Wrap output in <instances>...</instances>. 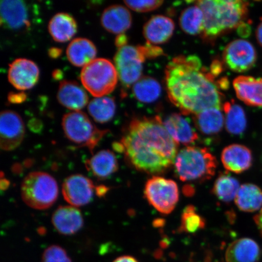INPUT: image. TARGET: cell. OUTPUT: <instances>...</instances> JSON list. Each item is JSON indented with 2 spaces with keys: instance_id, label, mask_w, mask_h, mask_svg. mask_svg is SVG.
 Wrapping results in <instances>:
<instances>
[{
  "instance_id": "1",
  "label": "cell",
  "mask_w": 262,
  "mask_h": 262,
  "mask_svg": "<svg viewBox=\"0 0 262 262\" xmlns=\"http://www.w3.org/2000/svg\"><path fill=\"white\" fill-rule=\"evenodd\" d=\"M167 93L183 115H196L209 108H221L223 95L214 76L202 67L196 55H180L166 66Z\"/></svg>"
},
{
  "instance_id": "2",
  "label": "cell",
  "mask_w": 262,
  "mask_h": 262,
  "mask_svg": "<svg viewBox=\"0 0 262 262\" xmlns=\"http://www.w3.org/2000/svg\"><path fill=\"white\" fill-rule=\"evenodd\" d=\"M120 142L127 162L138 171L150 174L165 172L174 163L178 153V144L159 116L131 120Z\"/></svg>"
},
{
  "instance_id": "3",
  "label": "cell",
  "mask_w": 262,
  "mask_h": 262,
  "mask_svg": "<svg viewBox=\"0 0 262 262\" xmlns=\"http://www.w3.org/2000/svg\"><path fill=\"white\" fill-rule=\"evenodd\" d=\"M204 15L203 37L211 40L237 29L247 18L249 3L241 0H204L195 2Z\"/></svg>"
},
{
  "instance_id": "4",
  "label": "cell",
  "mask_w": 262,
  "mask_h": 262,
  "mask_svg": "<svg viewBox=\"0 0 262 262\" xmlns=\"http://www.w3.org/2000/svg\"><path fill=\"white\" fill-rule=\"evenodd\" d=\"M173 164L183 182H205L214 176L217 166V159L207 148L189 146L180 150Z\"/></svg>"
},
{
  "instance_id": "5",
  "label": "cell",
  "mask_w": 262,
  "mask_h": 262,
  "mask_svg": "<svg viewBox=\"0 0 262 262\" xmlns=\"http://www.w3.org/2000/svg\"><path fill=\"white\" fill-rule=\"evenodd\" d=\"M59 189L56 180L49 173L35 171L28 173L23 180V201L31 208L44 210L56 202Z\"/></svg>"
},
{
  "instance_id": "6",
  "label": "cell",
  "mask_w": 262,
  "mask_h": 262,
  "mask_svg": "<svg viewBox=\"0 0 262 262\" xmlns=\"http://www.w3.org/2000/svg\"><path fill=\"white\" fill-rule=\"evenodd\" d=\"M115 65L106 58H96L81 71L82 84L95 97H105L115 90L117 84Z\"/></svg>"
},
{
  "instance_id": "7",
  "label": "cell",
  "mask_w": 262,
  "mask_h": 262,
  "mask_svg": "<svg viewBox=\"0 0 262 262\" xmlns=\"http://www.w3.org/2000/svg\"><path fill=\"white\" fill-rule=\"evenodd\" d=\"M61 125L69 140L78 146L87 147L92 154L109 131L97 128L87 115L81 111L66 114L62 119Z\"/></svg>"
},
{
  "instance_id": "8",
  "label": "cell",
  "mask_w": 262,
  "mask_h": 262,
  "mask_svg": "<svg viewBox=\"0 0 262 262\" xmlns=\"http://www.w3.org/2000/svg\"><path fill=\"white\" fill-rule=\"evenodd\" d=\"M143 46L126 45L118 49L114 58L118 76L124 88H129L142 78L146 60Z\"/></svg>"
},
{
  "instance_id": "9",
  "label": "cell",
  "mask_w": 262,
  "mask_h": 262,
  "mask_svg": "<svg viewBox=\"0 0 262 262\" xmlns=\"http://www.w3.org/2000/svg\"><path fill=\"white\" fill-rule=\"evenodd\" d=\"M145 198L150 205L161 214H171L179 200V190L176 182L162 177L154 176L146 183Z\"/></svg>"
},
{
  "instance_id": "10",
  "label": "cell",
  "mask_w": 262,
  "mask_h": 262,
  "mask_svg": "<svg viewBox=\"0 0 262 262\" xmlns=\"http://www.w3.org/2000/svg\"><path fill=\"white\" fill-rule=\"evenodd\" d=\"M224 63L235 73H245L253 68L257 60L254 46L244 39L229 42L223 54Z\"/></svg>"
},
{
  "instance_id": "11",
  "label": "cell",
  "mask_w": 262,
  "mask_h": 262,
  "mask_svg": "<svg viewBox=\"0 0 262 262\" xmlns=\"http://www.w3.org/2000/svg\"><path fill=\"white\" fill-rule=\"evenodd\" d=\"M25 127L20 116L10 110L0 115V146L3 150L11 151L21 145L24 139Z\"/></svg>"
},
{
  "instance_id": "12",
  "label": "cell",
  "mask_w": 262,
  "mask_h": 262,
  "mask_svg": "<svg viewBox=\"0 0 262 262\" xmlns=\"http://www.w3.org/2000/svg\"><path fill=\"white\" fill-rule=\"evenodd\" d=\"M96 188L91 179L83 175L74 174L64 180L62 193L65 201L77 208L89 204Z\"/></svg>"
},
{
  "instance_id": "13",
  "label": "cell",
  "mask_w": 262,
  "mask_h": 262,
  "mask_svg": "<svg viewBox=\"0 0 262 262\" xmlns=\"http://www.w3.org/2000/svg\"><path fill=\"white\" fill-rule=\"evenodd\" d=\"M40 71L34 61L18 58L9 64L8 80L18 90H30L37 84Z\"/></svg>"
},
{
  "instance_id": "14",
  "label": "cell",
  "mask_w": 262,
  "mask_h": 262,
  "mask_svg": "<svg viewBox=\"0 0 262 262\" xmlns=\"http://www.w3.org/2000/svg\"><path fill=\"white\" fill-rule=\"evenodd\" d=\"M1 25L12 31L26 29L31 26L29 6L20 0H5L1 2Z\"/></svg>"
},
{
  "instance_id": "15",
  "label": "cell",
  "mask_w": 262,
  "mask_h": 262,
  "mask_svg": "<svg viewBox=\"0 0 262 262\" xmlns=\"http://www.w3.org/2000/svg\"><path fill=\"white\" fill-rule=\"evenodd\" d=\"M52 223L59 233L65 235L77 233L84 224L80 211L73 206L58 207L52 215Z\"/></svg>"
},
{
  "instance_id": "16",
  "label": "cell",
  "mask_w": 262,
  "mask_h": 262,
  "mask_svg": "<svg viewBox=\"0 0 262 262\" xmlns=\"http://www.w3.org/2000/svg\"><path fill=\"white\" fill-rule=\"evenodd\" d=\"M221 160L227 171L241 173L251 168L253 164V155L251 150L247 146L232 144L223 150Z\"/></svg>"
},
{
  "instance_id": "17",
  "label": "cell",
  "mask_w": 262,
  "mask_h": 262,
  "mask_svg": "<svg viewBox=\"0 0 262 262\" xmlns=\"http://www.w3.org/2000/svg\"><path fill=\"white\" fill-rule=\"evenodd\" d=\"M174 29V22L171 18L161 15H156L144 26L143 35L147 43L162 45L171 38Z\"/></svg>"
},
{
  "instance_id": "18",
  "label": "cell",
  "mask_w": 262,
  "mask_h": 262,
  "mask_svg": "<svg viewBox=\"0 0 262 262\" xmlns=\"http://www.w3.org/2000/svg\"><path fill=\"white\" fill-rule=\"evenodd\" d=\"M238 99L248 106L262 107V78L241 75L233 81Z\"/></svg>"
},
{
  "instance_id": "19",
  "label": "cell",
  "mask_w": 262,
  "mask_h": 262,
  "mask_svg": "<svg viewBox=\"0 0 262 262\" xmlns=\"http://www.w3.org/2000/svg\"><path fill=\"white\" fill-rule=\"evenodd\" d=\"M163 123L169 135L178 145H191L199 139L194 127L181 114H171Z\"/></svg>"
},
{
  "instance_id": "20",
  "label": "cell",
  "mask_w": 262,
  "mask_h": 262,
  "mask_svg": "<svg viewBox=\"0 0 262 262\" xmlns=\"http://www.w3.org/2000/svg\"><path fill=\"white\" fill-rule=\"evenodd\" d=\"M132 15L129 10L122 5L107 7L101 16V24L106 30L114 34H122L132 25Z\"/></svg>"
},
{
  "instance_id": "21",
  "label": "cell",
  "mask_w": 262,
  "mask_h": 262,
  "mask_svg": "<svg viewBox=\"0 0 262 262\" xmlns=\"http://www.w3.org/2000/svg\"><path fill=\"white\" fill-rule=\"evenodd\" d=\"M57 99L62 106L74 111H80L88 103L86 91L74 81L61 82L59 85Z\"/></svg>"
},
{
  "instance_id": "22",
  "label": "cell",
  "mask_w": 262,
  "mask_h": 262,
  "mask_svg": "<svg viewBox=\"0 0 262 262\" xmlns=\"http://www.w3.org/2000/svg\"><path fill=\"white\" fill-rule=\"evenodd\" d=\"M260 250L257 242L250 238H242L234 241L227 248V262H258Z\"/></svg>"
},
{
  "instance_id": "23",
  "label": "cell",
  "mask_w": 262,
  "mask_h": 262,
  "mask_svg": "<svg viewBox=\"0 0 262 262\" xmlns=\"http://www.w3.org/2000/svg\"><path fill=\"white\" fill-rule=\"evenodd\" d=\"M88 171L99 180L109 178L119 168L117 159L110 150H101L85 163Z\"/></svg>"
},
{
  "instance_id": "24",
  "label": "cell",
  "mask_w": 262,
  "mask_h": 262,
  "mask_svg": "<svg viewBox=\"0 0 262 262\" xmlns=\"http://www.w3.org/2000/svg\"><path fill=\"white\" fill-rule=\"evenodd\" d=\"M96 46L89 39L84 38L74 39L67 49L68 60L76 67H84L96 59Z\"/></svg>"
},
{
  "instance_id": "25",
  "label": "cell",
  "mask_w": 262,
  "mask_h": 262,
  "mask_svg": "<svg viewBox=\"0 0 262 262\" xmlns=\"http://www.w3.org/2000/svg\"><path fill=\"white\" fill-rule=\"evenodd\" d=\"M48 29L54 41L64 42L70 40L76 34L77 25L73 16L60 12L52 16L49 23Z\"/></svg>"
},
{
  "instance_id": "26",
  "label": "cell",
  "mask_w": 262,
  "mask_h": 262,
  "mask_svg": "<svg viewBox=\"0 0 262 262\" xmlns=\"http://www.w3.org/2000/svg\"><path fill=\"white\" fill-rule=\"evenodd\" d=\"M195 124L198 129L205 135H214L221 132L225 124V117L221 108L213 107L195 115Z\"/></svg>"
},
{
  "instance_id": "27",
  "label": "cell",
  "mask_w": 262,
  "mask_h": 262,
  "mask_svg": "<svg viewBox=\"0 0 262 262\" xmlns=\"http://www.w3.org/2000/svg\"><path fill=\"white\" fill-rule=\"evenodd\" d=\"M235 203L242 211L253 212L258 211L262 206V190L251 183L242 185L235 196Z\"/></svg>"
},
{
  "instance_id": "28",
  "label": "cell",
  "mask_w": 262,
  "mask_h": 262,
  "mask_svg": "<svg viewBox=\"0 0 262 262\" xmlns=\"http://www.w3.org/2000/svg\"><path fill=\"white\" fill-rule=\"evenodd\" d=\"M222 109L225 114V124L228 132L232 135H241L245 132L247 126L245 111L233 100L223 104Z\"/></svg>"
},
{
  "instance_id": "29",
  "label": "cell",
  "mask_w": 262,
  "mask_h": 262,
  "mask_svg": "<svg viewBox=\"0 0 262 262\" xmlns=\"http://www.w3.org/2000/svg\"><path fill=\"white\" fill-rule=\"evenodd\" d=\"M134 97L140 102L150 103L155 102L162 94V86L155 78L143 77L133 86Z\"/></svg>"
},
{
  "instance_id": "30",
  "label": "cell",
  "mask_w": 262,
  "mask_h": 262,
  "mask_svg": "<svg viewBox=\"0 0 262 262\" xmlns=\"http://www.w3.org/2000/svg\"><path fill=\"white\" fill-rule=\"evenodd\" d=\"M88 112L96 122L106 123L113 119L116 105L113 98L101 97L94 98L88 106Z\"/></svg>"
},
{
  "instance_id": "31",
  "label": "cell",
  "mask_w": 262,
  "mask_h": 262,
  "mask_svg": "<svg viewBox=\"0 0 262 262\" xmlns=\"http://www.w3.org/2000/svg\"><path fill=\"white\" fill-rule=\"evenodd\" d=\"M180 26L186 34L196 35L202 34L204 30V15L198 5L189 6L182 12L180 16Z\"/></svg>"
},
{
  "instance_id": "32",
  "label": "cell",
  "mask_w": 262,
  "mask_h": 262,
  "mask_svg": "<svg viewBox=\"0 0 262 262\" xmlns=\"http://www.w3.org/2000/svg\"><path fill=\"white\" fill-rule=\"evenodd\" d=\"M240 187L236 179L227 173H222L215 180L212 191L219 201L229 203L235 200Z\"/></svg>"
},
{
  "instance_id": "33",
  "label": "cell",
  "mask_w": 262,
  "mask_h": 262,
  "mask_svg": "<svg viewBox=\"0 0 262 262\" xmlns=\"http://www.w3.org/2000/svg\"><path fill=\"white\" fill-rule=\"evenodd\" d=\"M205 219L200 215L193 205L184 209L181 216L179 231L185 233L194 234L205 227Z\"/></svg>"
},
{
  "instance_id": "34",
  "label": "cell",
  "mask_w": 262,
  "mask_h": 262,
  "mask_svg": "<svg viewBox=\"0 0 262 262\" xmlns=\"http://www.w3.org/2000/svg\"><path fill=\"white\" fill-rule=\"evenodd\" d=\"M41 262H72V260L63 248L52 245L42 253Z\"/></svg>"
},
{
  "instance_id": "35",
  "label": "cell",
  "mask_w": 262,
  "mask_h": 262,
  "mask_svg": "<svg viewBox=\"0 0 262 262\" xmlns=\"http://www.w3.org/2000/svg\"><path fill=\"white\" fill-rule=\"evenodd\" d=\"M129 9L138 12H147L159 8L163 3L160 0H146V1H124Z\"/></svg>"
},
{
  "instance_id": "36",
  "label": "cell",
  "mask_w": 262,
  "mask_h": 262,
  "mask_svg": "<svg viewBox=\"0 0 262 262\" xmlns=\"http://www.w3.org/2000/svg\"><path fill=\"white\" fill-rule=\"evenodd\" d=\"M26 96L24 93H19L17 94H9L8 99L11 103H20L25 100Z\"/></svg>"
},
{
  "instance_id": "37",
  "label": "cell",
  "mask_w": 262,
  "mask_h": 262,
  "mask_svg": "<svg viewBox=\"0 0 262 262\" xmlns=\"http://www.w3.org/2000/svg\"><path fill=\"white\" fill-rule=\"evenodd\" d=\"M127 36L124 34L118 35L115 41V44L118 48H120L127 45Z\"/></svg>"
},
{
  "instance_id": "38",
  "label": "cell",
  "mask_w": 262,
  "mask_h": 262,
  "mask_svg": "<svg viewBox=\"0 0 262 262\" xmlns=\"http://www.w3.org/2000/svg\"><path fill=\"white\" fill-rule=\"evenodd\" d=\"M237 29L238 34L242 36V37H247V36L250 34L251 28L245 23L239 26Z\"/></svg>"
},
{
  "instance_id": "39",
  "label": "cell",
  "mask_w": 262,
  "mask_h": 262,
  "mask_svg": "<svg viewBox=\"0 0 262 262\" xmlns=\"http://www.w3.org/2000/svg\"><path fill=\"white\" fill-rule=\"evenodd\" d=\"M113 262H139L136 258L130 255H123L116 258Z\"/></svg>"
},
{
  "instance_id": "40",
  "label": "cell",
  "mask_w": 262,
  "mask_h": 262,
  "mask_svg": "<svg viewBox=\"0 0 262 262\" xmlns=\"http://www.w3.org/2000/svg\"><path fill=\"white\" fill-rule=\"evenodd\" d=\"M254 222L255 224L257 226L258 230L260 231V233L262 234V208L258 214L255 216Z\"/></svg>"
},
{
  "instance_id": "41",
  "label": "cell",
  "mask_w": 262,
  "mask_h": 262,
  "mask_svg": "<svg viewBox=\"0 0 262 262\" xmlns=\"http://www.w3.org/2000/svg\"><path fill=\"white\" fill-rule=\"evenodd\" d=\"M61 54V51L59 48H52L49 49V55L51 58H57Z\"/></svg>"
},
{
  "instance_id": "42",
  "label": "cell",
  "mask_w": 262,
  "mask_h": 262,
  "mask_svg": "<svg viewBox=\"0 0 262 262\" xmlns=\"http://www.w3.org/2000/svg\"><path fill=\"white\" fill-rule=\"evenodd\" d=\"M256 38L258 43L262 47V21L257 28Z\"/></svg>"
},
{
  "instance_id": "43",
  "label": "cell",
  "mask_w": 262,
  "mask_h": 262,
  "mask_svg": "<svg viewBox=\"0 0 262 262\" xmlns=\"http://www.w3.org/2000/svg\"><path fill=\"white\" fill-rule=\"evenodd\" d=\"M107 188L106 186H100L96 188L97 194L100 196H103L107 191Z\"/></svg>"
}]
</instances>
